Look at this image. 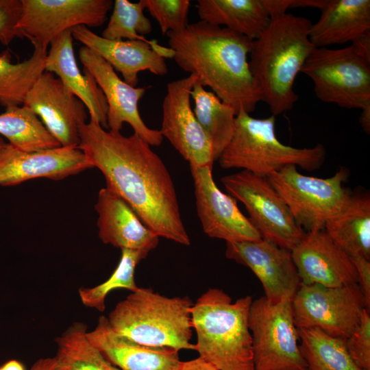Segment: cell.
Segmentation results:
<instances>
[{
	"label": "cell",
	"instance_id": "obj_1",
	"mask_svg": "<svg viewBox=\"0 0 370 370\" xmlns=\"http://www.w3.org/2000/svg\"><path fill=\"white\" fill-rule=\"evenodd\" d=\"M77 147L119 195L159 237L188 246L177 193L165 164L151 145L134 133L106 130L93 121L79 128Z\"/></svg>",
	"mask_w": 370,
	"mask_h": 370
},
{
	"label": "cell",
	"instance_id": "obj_2",
	"mask_svg": "<svg viewBox=\"0 0 370 370\" xmlns=\"http://www.w3.org/2000/svg\"><path fill=\"white\" fill-rule=\"evenodd\" d=\"M166 35L177 66L196 75L236 114L241 110L249 114L262 101L248 61L253 40L203 21Z\"/></svg>",
	"mask_w": 370,
	"mask_h": 370
},
{
	"label": "cell",
	"instance_id": "obj_3",
	"mask_svg": "<svg viewBox=\"0 0 370 370\" xmlns=\"http://www.w3.org/2000/svg\"><path fill=\"white\" fill-rule=\"evenodd\" d=\"M311 21L290 13L271 17L268 27L252 42L249 65L262 101L276 116L293 108L296 76L315 48L309 38Z\"/></svg>",
	"mask_w": 370,
	"mask_h": 370
},
{
	"label": "cell",
	"instance_id": "obj_4",
	"mask_svg": "<svg viewBox=\"0 0 370 370\" xmlns=\"http://www.w3.org/2000/svg\"><path fill=\"white\" fill-rule=\"evenodd\" d=\"M250 295L232 301L219 288H209L193 304L192 325L199 357L219 370H255L249 312Z\"/></svg>",
	"mask_w": 370,
	"mask_h": 370
},
{
	"label": "cell",
	"instance_id": "obj_5",
	"mask_svg": "<svg viewBox=\"0 0 370 370\" xmlns=\"http://www.w3.org/2000/svg\"><path fill=\"white\" fill-rule=\"evenodd\" d=\"M193 304L188 297H169L138 287L119 301L107 319L115 332L134 342L195 351L190 342Z\"/></svg>",
	"mask_w": 370,
	"mask_h": 370
},
{
	"label": "cell",
	"instance_id": "obj_6",
	"mask_svg": "<svg viewBox=\"0 0 370 370\" xmlns=\"http://www.w3.org/2000/svg\"><path fill=\"white\" fill-rule=\"evenodd\" d=\"M275 116L252 117L241 110L236 116L233 136L218 160L222 169H241L267 177L294 165L312 171L324 163L325 149L317 144L308 148L284 145L275 134Z\"/></svg>",
	"mask_w": 370,
	"mask_h": 370
},
{
	"label": "cell",
	"instance_id": "obj_7",
	"mask_svg": "<svg viewBox=\"0 0 370 370\" xmlns=\"http://www.w3.org/2000/svg\"><path fill=\"white\" fill-rule=\"evenodd\" d=\"M301 72L321 101L361 110L370 103V32L345 48L315 47Z\"/></svg>",
	"mask_w": 370,
	"mask_h": 370
},
{
	"label": "cell",
	"instance_id": "obj_8",
	"mask_svg": "<svg viewBox=\"0 0 370 370\" xmlns=\"http://www.w3.org/2000/svg\"><path fill=\"white\" fill-rule=\"evenodd\" d=\"M267 178L304 230L324 229L326 223L339 213L352 193L344 186L348 172L341 169L334 175L320 178L300 173L289 165Z\"/></svg>",
	"mask_w": 370,
	"mask_h": 370
},
{
	"label": "cell",
	"instance_id": "obj_9",
	"mask_svg": "<svg viewBox=\"0 0 370 370\" xmlns=\"http://www.w3.org/2000/svg\"><path fill=\"white\" fill-rule=\"evenodd\" d=\"M249 328L255 370H306L291 300L273 304L263 296L252 301Z\"/></svg>",
	"mask_w": 370,
	"mask_h": 370
},
{
	"label": "cell",
	"instance_id": "obj_10",
	"mask_svg": "<svg viewBox=\"0 0 370 370\" xmlns=\"http://www.w3.org/2000/svg\"><path fill=\"white\" fill-rule=\"evenodd\" d=\"M221 181L228 193L243 204L262 238L290 251L303 239L305 230L296 223L267 177L241 170Z\"/></svg>",
	"mask_w": 370,
	"mask_h": 370
},
{
	"label": "cell",
	"instance_id": "obj_11",
	"mask_svg": "<svg viewBox=\"0 0 370 370\" xmlns=\"http://www.w3.org/2000/svg\"><path fill=\"white\" fill-rule=\"evenodd\" d=\"M292 306L297 328L319 329L344 340L368 310L358 283L337 287L301 283Z\"/></svg>",
	"mask_w": 370,
	"mask_h": 370
},
{
	"label": "cell",
	"instance_id": "obj_12",
	"mask_svg": "<svg viewBox=\"0 0 370 370\" xmlns=\"http://www.w3.org/2000/svg\"><path fill=\"white\" fill-rule=\"evenodd\" d=\"M22 12L17 25L23 38L33 46L47 50L61 33L83 25L103 24L112 8V0H21Z\"/></svg>",
	"mask_w": 370,
	"mask_h": 370
},
{
	"label": "cell",
	"instance_id": "obj_13",
	"mask_svg": "<svg viewBox=\"0 0 370 370\" xmlns=\"http://www.w3.org/2000/svg\"><path fill=\"white\" fill-rule=\"evenodd\" d=\"M197 79L190 74L167 84L160 130L190 169L212 166L214 162L211 143L190 107V92Z\"/></svg>",
	"mask_w": 370,
	"mask_h": 370
},
{
	"label": "cell",
	"instance_id": "obj_14",
	"mask_svg": "<svg viewBox=\"0 0 370 370\" xmlns=\"http://www.w3.org/2000/svg\"><path fill=\"white\" fill-rule=\"evenodd\" d=\"M79 58L84 69L94 77L106 97L108 130L120 132L123 123H127L134 133L151 146H160L163 140L160 131L149 128L138 110V102L146 88L133 87L125 82L107 62L84 46L79 50Z\"/></svg>",
	"mask_w": 370,
	"mask_h": 370
},
{
	"label": "cell",
	"instance_id": "obj_15",
	"mask_svg": "<svg viewBox=\"0 0 370 370\" xmlns=\"http://www.w3.org/2000/svg\"><path fill=\"white\" fill-rule=\"evenodd\" d=\"M225 256L254 272L271 304L292 301L301 285L291 251L269 241L226 243Z\"/></svg>",
	"mask_w": 370,
	"mask_h": 370
},
{
	"label": "cell",
	"instance_id": "obj_16",
	"mask_svg": "<svg viewBox=\"0 0 370 370\" xmlns=\"http://www.w3.org/2000/svg\"><path fill=\"white\" fill-rule=\"evenodd\" d=\"M197 213L204 233L226 243L252 241L262 237L236 200L223 193L212 176V166L190 169Z\"/></svg>",
	"mask_w": 370,
	"mask_h": 370
},
{
	"label": "cell",
	"instance_id": "obj_17",
	"mask_svg": "<svg viewBox=\"0 0 370 370\" xmlns=\"http://www.w3.org/2000/svg\"><path fill=\"white\" fill-rule=\"evenodd\" d=\"M23 105L40 119L61 146H78L79 128L86 123V108L53 73L46 71L38 78Z\"/></svg>",
	"mask_w": 370,
	"mask_h": 370
},
{
	"label": "cell",
	"instance_id": "obj_18",
	"mask_svg": "<svg viewBox=\"0 0 370 370\" xmlns=\"http://www.w3.org/2000/svg\"><path fill=\"white\" fill-rule=\"evenodd\" d=\"M93 167L77 147L24 151L8 143L0 147V186L38 177L59 180Z\"/></svg>",
	"mask_w": 370,
	"mask_h": 370
},
{
	"label": "cell",
	"instance_id": "obj_19",
	"mask_svg": "<svg viewBox=\"0 0 370 370\" xmlns=\"http://www.w3.org/2000/svg\"><path fill=\"white\" fill-rule=\"evenodd\" d=\"M291 254L302 284L337 287L358 283L350 257L324 229L306 232Z\"/></svg>",
	"mask_w": 370,
	"mask_h": 370
},
{
	"label": "cell",
	"instance_id": "obj_20",
	"mask_svg": "<svg viewBox=\"0 0 370 370\" xmlns=\"http://www.w3.org/2000/svg\"><path fill=\"white\" fill-rule=\"evenodd\" d=\"M72 36L121 73L123 81L133 87L138 84L140 71H148L160 76L167 73L164 58L155 49L156 42L109 40L83 25L73 27Z\"/></svg>",
	"mask_w": 370,
	"mask_h": 370
},
{
	"label": "cell",
	"instance_id": "obj_21",
	"mask_svg": "<svg viewBox=\"0 0 370 370\" xmlns=\"http://www.w3.org/2000/svg\"><path fill=\"white\" fill-rule=\"evenodd\" d=\"M95 209L98 213V234L103 243L147 255L158 246L160 237L110 188L106 186L99 190Z\"/></svg>",
	"mask_w": 370,
	"mask_h": 370
},
{
	"label": "cell",
	"instance_id": "obj_22",
	"mask_svg": "<svg viewBox=\"0 0 370 370\" xmlns=\"http://www.w3.org/2000/svg\"><path fill=\"white\" fill-rule=\"evenodd\" d=\"M87 336L105 358L121 370H177L181 362L178 350L134 342L115 332L105 316L99 318Z\"/></svg>",
	"mask_w": 370,
	"mask_h": 370
},
{
	"label": "cell",
	"instance_id": "obj_23",
	"mask_svg": "<svg viewBox=\"0 0 370 370\" xmlns=\"http://www.w3.org/2000/svg\"><path fill=\"white\" fill-rule=\"evenodd\" d=\"M72 29L66 30L50 43L45 71L55 73L66 88L85 105L90 120L108 130V103L106 97L90 73H82L77 64L73 45Z\"/></svg>",
	"mask_w": 370,
	"mask_h": 370
},
{
	"label": "cell",
	"instance_id": "obj_24",
	"mask_svg": "<svg viewBox=\"0 0 370 370\" xmlns=\"http://www.w3.org/2000/svg\"><path fill=\"white\" fill-rule=\"evenodd\" d=\"M309 38L315 47L352 43L370 32L369 0H327Z\"/></svg>",
	"mask_w": 370,
	"mask_h": 370
},
{
	"label": "cell",
	"instance_id": "obj_25",
	"mask_svg": "<svg viewBox=\"0 0 370 370\" xmlns=\"http://www.w3.org/2000/svg\"><path fill=\"white\" fill-rule=\"evenodd\" d=\"M200 21L257 39L274 14L271 0H199Z\"/></svg>",
	"mask_w": 370,
	"mask_h": 370
},
{
	"label": "cell",
	"instance_id": "obj_26",
	"mask_svg": "<svg viewBox=\"0 0 370 370\" xmlns=\"http://www.w3.org/2000/svg\"><path fill=\"white\" fill-rule=\"evenodd\" d=\"M331 239L349 257L370 259V197L352 195L344 208L325 225Z\"/></svg>",
	"mask_w": 370,
	"mask_h": 370
},
{
	"label": "cell",
	"instance_id": "obj_27",
	"mask_svg": "<svg viewBox=\"0 0 370 370\" xmlns=\"http://www.w3.org/2000/svg\"><path fill=\"white\" fill-rule=\"evenodd\" d=\"M190 97L194 114L211 143L214 160H217L233 136L236 113L214 92L206 90L198 79Z\"/></svg>",
	"mask_w": 370,
	"mask_h": 370
},
{
	"label": "cell",
	"instance_id": "obj_28",
	"mask_svg": "<svg viewBox=\"0 0 370 370\" xmlns=\"http://www.w3.org/2000/svg\"><path fill=\"white\" fill-rule=\"evenodd\" d=\"M32 56L12 63L8 51L0 54V105L5 108L22 106L26 94L44 73L47 50L34 46Z\"/></svg>",
	"mask_w": 370,
	"mask_h": 370
},
{
	"label": "cell",
	"instance_id": "obj_29",
	"mask_svg": "<svg viewBox=\"0 0 370 370\" xmlns=\"http://www.w3.org/2000/svg\"><path fill=\"white\" fill-rule=\"evenodd\" d=\"M297 332L306 370H362L352 359L344 339L315 328H297Z\"/></svg>",
	"mask_w": 370,
	"mask_h": 370
},
{
	"label": "cell",
	"instance_id": "obj_30",
	"mask_svg": "<svg viewBox=\"0 0 370 370\" xmlns=\"http://www.w3.org/2000/svg\"><path fill=\"white\" fill-rule=\"evenodd\" d=\"M0 134L9 143L24 151H37L60 147L38 116L22 105L5 108L0 114Z\"/></svg>",
	"mask_w": 370,
	"mask_h": 370
},
{
	"label": "cell",
	"instance_id": "obj_31",
	"mask_svg": "<svg viewBox=\"0 0 370 370\" xmlns=\"http://www.w3.org/2000/svg\"><path fill=\"white\" fill-rule=\"evenodd\" d=\"M83 323H74L56 338L61 370H121L89 340Z\"/></svg>",
	"mask_w": 370,
	"mask_h": 370
},
{
	"label": "cell",
	"instance_id": "obj_32",
	"mask_svg": "<svg viewBox=\"0 0 370 370\" xmlns=\"http://www.w3.org/2000/svg\"><path fill=\"white\" fill-rule=\"evenodd\" d=\"M147 256L135 250L121 249L120 261L110 277L104 282L92 288H80L79 295L82 304L88 308L103 312L106 296L119 288L132 292L138 287L135 282L134 273L136 265Z\"/></svg>",
	"mask_w": 370,
	"mask_h": 370
},
{
	"label": "cell",
	"instance_id": "obj_33",
	"mask_svg": "<svg viewBox=\"0 0 370 370\" xmlns=\"http://www.w3.org/2000/svg\"><path fill=\"white\" fill-rule=\"evenodd\" d=\"M143 0L132 3L127 0H115L113 11L101 36L109 40H146L145 35L152 31V25L144 14Z\"/></svg>",
	"mask_w": 370,
	"mask_h": 370
},
{
	"label": "cell",
	"instance_id": "obj_34",
	"mask_svg": "<svg viewBox=\"0 0 370 370\" xmlns=\"http://www.w3.org/2000/svg\"><path fill=\"white\" fill-rule=\"evenodd\" d=\"M145 9L158 22L162 35L177 32L188 25L189 0H143Z\"/></svg>",
	"mask_w": 370,
	"mask_h": 370
},
{
	"label": "cell",
	"instance_id": "obj_35",
	"mask_svg": "<svg viewBox=\"0 0 370 370\" xmlns=\"http://www.w3.org/2000/svg\"><path fill=\"white\" fill-rule=\"evenodd\" d=\"M347 350L355 364L362 370H370V314L365 309L359 324L345 339Z\"/></svg>",
	"mask_w": 370,
	"mask_h": 370
},
{
	"label": "cell",
	"instance_id": "obj_36",
	"mask_svg": "<svg viewBox=\"0 0 370 370\" xmlns=\"http://www.w3.org/2000/svg\"><path fill=\"white\" fill-rule=\"evenodd\" d=\"M22 12L21 0H0V42L8 45L23 36L17 25Z\"/></svg>",
	"mask_w": 370,
	"mask_h": 370
},
{
	"label": "cell",
	"instance_id": "obj_37",
	"mask_svg": "<svg viewBox=\"0 0 370 370\" xmlns=\"http://www.w3.org/2000/svg\"><path fill=\"white\" fill-rule=\"evenodd\" d=\"M358 274V284L365 297L367 309L370 310V261L362 256L350 257Z\"/></svg>",
	"mask_w": 370,
	"mask_h": 370
},
{
	"label": "cell",
	"instance_id": "obj_38",
	"mask_svg": "<svg viewBox=\"0 0 370 370\" xmlns=\"http://www.w3.org/2000/svg\"><path fill=\"white\" fill-rule=\"evenodd\" d=\"M177 370H219L210 362L204 360L200 357L181 361Z\"/></svg>",
	"mask_w": 370,
	"mask_h": 370
},
{
	"label": "cell",
	"instance_id": "obj_39",
	"mask_svg": "<svg viewBox=\"0 0 370 370\" xmlns=\"http://www.w3.org/2000/svg\"><path fill=\"white\" fill-rule=\"evenodd\" d=\"M29 370H61L56 356L40 358L36 361Z\"/></svg>",
	"mask_w": 370,
	"mask_h": 370
},
{
	"label": "cell",
	"instance_id": "obj_40",
	"mask_svg": "<svg viewBox=\"0 0 370 370\" xmlns=\"http://www.w3.org/2000/svg\"><path fill=\"white\" fill-rule=\"evenodd\" d=\"M359 123L362 130L367 134L370 133V103L361 109Z\"/></svg>",
	"mask_w": 370,
	"mask_h": 370
},
{
	"label": "cell",
	"instance_id": "obj_41",
	"mask_svg": "<svg viewBox=\"0 0 370 370\" xmlns=\"http://www.w3.org/2000/svg\"><path fill=\"white\" fill-rule=\"evenodd\" d=\"M0 370H25V368L23 364L19 361L12 360L1 366Z\"/></svg>",
	"mask_w": 370,
	"mask_h": 370
},
{
	"label": "cell",
	"instance_id": "obj_42",
	"mask_svg": "<svg viewBox=\"0 0 370 370\" xmlns=\"http://www.w3.org/2000/svg\"><path fill=\"white\" fill-rule=\"evenodd\" d=\"M5 143V142L3 140V139L0 137V147H2Z\"/></svg>",
	"mask_w": 370,
	"mask_h": 370
}]
</instances>
